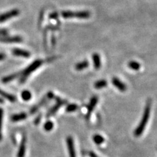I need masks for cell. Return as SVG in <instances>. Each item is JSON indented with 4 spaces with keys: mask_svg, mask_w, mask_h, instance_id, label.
I'll return each instance as SVG.
<instances>
[{
    "mask_svg": "<svg viewBox=\"0 0 157 157\" xmlns=\"http://www.w3.org/2000/svg\"><path fill=\"white\" fill-rule=\"evenodd\" d=\"M150 111H151V101H149L147 103V105H146L144 115H143L141 121H140L138 126H137V128L134 131V136L136 137L140 136L143 134V132H144L145 128V126L148 123L149 118Z\"/></svg>",
    "mask_w": 157,
    "mask_h": 157,
    "instance_id": "1",
    "label": "cell"
},
{
    "mask_svg": "<svg viewBox=\"0 0 157 157\" xmlns=\"http://www.w3.org/2000/svg\"><path fill=\"white\" fill-rule=\"evenodd\" d=\"M43 61L41 60H36L35 61L29 65L25 69V70L23 71V72L20 73V82L21 83H23V82H25L26 81V79L27 78L30 74L32 72H34V71H35L37 69L40 67V66L42 65Z\"/></svg>",
    "mask_w": 157,
    "mask_h": 157,
    "instance_id": "2",
    "label": "cell"
},
{
    "mask_svg": "<svg viewBox=\"0 0 157 157\" xmlns=\"http://www.w3.org/2000/svg\"><path fill=\"white\" fill-rule=\"evenodd\" d=\"M62 16L64 18H81V19H87L89 18L90 16V13L87 11H63L62 13Z\"/></svg>",
    "mask_w": 157,
    "mask_h": 157,
    "instance_id": "3",
    "label": "cell"
},
{
    "mask_svg": "<svg viewBox=\"0 0 157 157\" xmlns=\"http://www.w3.org/2000/svg\"><path fill=\"white\" fill-rule=\"evenodd\" d=\"M19 14H20V11L17 9H12L9 11L3 13L1 15H0V23H4V22L7 21L10 18L16 17Z\"/></svg>",
    "mask_w": 157,
    "mask_h": 157,
    "instance_id": "4",
    "label": "cell"
},
{
    "mask_svg": "<svg viewBox=\"0 0 157 157\" xmlns=\"http://www.w3.org/2000/svg\"><path fill=\"white\" fill-rule=\"evenodd\" d=\"M56 103L54 105V106L52 107V108L49 110V111L48 112V113L46 114V117H51L52 115H53L54 113H56L58 111V110L60 107H61L62 106H63L66 101L62 100V99H60V98H56Z\"/></svg>",
    "mask_w": 157,
    "mask_h": 157,
    "instance_id": "5",
    "label": "cell"
},
{
    "mask_svg": "<svg viewBox=\"0 0 157 157\" xmlns=\"http://www.w3.org/2000/svg\"><path fill=\"white\" fill-rule=\"evenodd\" d=\"M23 41V38L20 36H13V37H0V42L4 43H17Z\"/></svg>",
    "mask_w": 157,
    "mask_h": 157,
    "instance_id": "6",
    "label": "cell"
},
{
    "mask_svg": "<svg viewBox=\"0 0 157 157\" xmlns=\"http://www.w3.org/2000/svg\"><path fill=\"white\" fill-rule=\"evenodd\" d=\"M66 144H67L70 157H76L75 146H74V142L72 137L71 136L68 137L66 139Z\"/></svg>",
    "mask_w": 157,
    "mask_h": 157,
    "instance_id": "7",
    "label": "cell"
},
{
    "mask_svg": "<svg viewBox=\"0 0 157 157\" xmlns=\"http://www.w3.org/2000/svg\"><path fill=\"white\" fill-rule=\"evenodd\" d=\"M98 98L97 96H93V97L91 98V100L90 101V103L88 106V111H87V118H89L90 116V114L92 113V112L93 111L94 109L95 108V107L96 106V104L98 103Z\"/></svg>",
    "mask_w": 157,
    "mask_h": 157,
    "instance_id": "8",
    "label": "cell"
},
{
    "mask_svg": "<svg viewBox=\"0 0 157 157\" xmlns=\"http://www.w3.org/2000/svg\"><path fill=\"white\" fill-rule=\"evenodd\" d=\"M112 83L117 89H118V90H120L121 92H125L126 90V84L117 77H114L113 79Z\"/></svg>",
    "mask_w": 157,
    "mask_h": 157,
    "instance_id": "9",
    "label": "cell"
},
{
    "mask_svg": "<svg viewBox=\"0 0 157 157\" xmlns=\"http://www.w3.org/2000/svg\"><path fill=\"white\" fill-rule=\"evenodd\" d=\"M26 138L25 136H24L21 140L20 147H19L18 149L17 157H24L26 152Z\"/></svg>",
    "mask_w": 157,
    "mask_h": 157,
    "instance_id": "10",
    "label": "cell"
},
{
    "mask_svg": "<svg viewBox=\"0 0 157 157\" xmlns=\"http://www.w3.org/2000/svg\"><path fill=\"white\" fill-rule=\"evenodd\" d=\"M12 52L13 55L16 56H21L24 58H28L30 56V52L26 50L20 49H13Z\"/></svg>",
    "mask_w": 157,
    "mask_h": 157,
    "instance_id": "11",
    "label": "cell"
},
{
    "mask_svg": "<svg viewBox=\"0 0 157 157\" xmlns=\"http://www.w3.org/2000/svg\"><path fill=\"white\" fill-rule=\"evenodd\" d=\"M49 99L47 98L46 96L45 98H44L43 100H41V101L39 103H38L37 105H35V106H34L31 109H30V114H34L35 113H36L37 111L39 110V109H40L41 107L44 106V104L46 102V101H47Z\"/></svg>",
    "mask_w": 157,
    "mask_h": 157,
    "instance_id": "12",
    "label": "cell"
},
{
    "mask_svg": "<svg viewBox=\"0 0 157 157\" xmlns=\"http://www.w3.org/2000/svg\"><path fill=\"white\" fill-rule=\"evenodd\" d=\"M26 118L27 114L26 113H20L12 115L11 117V119L13 122H19V121L26 119Z\"/></svg>",
    "mask_w": 157,
    "mask_h": 157,
    "instance_id": "13",
    "label": "cell"
},
{
    "mask_svg": "<svg viewBox=\"0 0 157 157\" xmlns=\"http://www.w3.org/2000/svg\"><path fill=\"white\" fill-rule=\"evenodd\" d=\"M92 60L94 67L96 70H99L101 68V58L100 56L97 53H95L92 55Z\"/></svg>",
    "mask_w": 157,
    "mask_h": 157,
    "instance_id": "14",
    "label": "cell"
},
{
    "mask_svg": "<svg viewBox=\"0 0 157 157\" xmlns=\"http://www.w3.org/2000/svg\"><path fill=\"white\" fill-rule=\"evenodd\" d=\"M0 96H1L3 98H4L7 100L8 101H9L10 102H15L16 101V97L15 96H13L12 94H11L9 93H7L6 92L4 91L1 89H0Z\"/></svg>",
    "mask_w": 157,
    "mask_h": 157,
    "instance_id": "15",
    "label": "cell"
},
{
    "mask_svg": "<svg viewBox=\"0 0 157 157\" xmlns=\"http://www.w3.org/2000/svg\"><path fill=\"white\" fill-rule=\"evenodd\" d=\"M20 73L21 72L13 73V74H11V75L4 77L2 78L1 81L4 82V83H8V82H9L11 81H13V80H15V79L18 77L20 75Z\"/></svg>",
    "mask_w": 157,
    "mask_h": 157,
    "instance_id": "16",
    "label": "cell"
},
{
    "mask_svg": "<svg viewBox=\"0 0 157 157\" xmlns=\"http://www.w3.org/2000/svg\"><path fill=\"white\" fill-rule=\"evenodd\" d=\"M89 65V63L87 60H84L79 63H77L75 65V69L77 71H81L86 69Z\"/></svg>",
    "mask_w": 157,
    "mask_h": 157,
    "instance_id": "17",
    "label": "cell"
},
{
    "mask_svg": "<svg viewBox=\"0 0 157 157\" xmlns=\"http://www.w3.org/2000/svg\"><path fill=\"white\" fill-rule=\"evenodd\" d=\"M107 82L106 80H100V81H98L97 82H95L94 84V87L97 89H100L107 87Z\"/></svg>",
    "mask_w": 157,
    "mask_h": 157,
    "instance_id": "18",
    "label": "cell"
},
{
    "mask_svg": "<svg viewBox=\"0 0 157 157\" xmlns=\"http://www.w3.org/2000/svg\"><path fill=\"white\" fill-rule=\"evenodd\" d=\"M104 138L100 134H95L93 136V141L94 142L95 144L100 145L104 142Z\"/></svg>",
    "mask_w": 157,
    "mask_h": 157,
    "instance_id": "19",
    "label": "cell"
},
{
    "mask_svg": "<svg viewBox=\"0 0 157 157\" xmlns=\"http://www.w3.org/2000/svg\"><path fill=\"white\" fill-rule=\"evenodd\" d=\"M21 97L24 101H29L32 98V94L28 90H24L21 93Z\"/></svg>",
    "mask_w": 157,
    "mask_h": 157,
    "instance_id": "20",
    "label": "cell"
},
{
    "mask_svg": "<svg viewBox=\"0 0 157 157\" xmlns=\"http://www.w3.org/2000/svg\"><path fill=\"white\" fill-rule=\"evenodd\" d=\"M78 109V106L75 103H71V104H69L65 108V111L66 112L68 113H71V112H74L77 110Z\"/></svg>",
    "mask_w": 157,
    "mask_h": 157,
    "instance_id": "21",
    "label": "cell"
},
{
    "mask_svg": "<svg viewBox=\"0 0 157 157\" xmlns=\"http://www.w3.org/2000/svg\"><path fill=\"white\" fill-rule=\"evenodd\" d=\"M128 66H129V68L132 69V70H135V71L139 70L140 68V64L136 61L130 62L128 63Z\"/></svg>",
    "mask_w": 157,
    "mask_h": 157,
    "instance_id": "22",
    "label": "cell"
},
{
    "mask_svg": "<svg viewBox=\"0 0 157 157\" xmlns=\"http://www.w3.org/2000/svg\"><path fill=\"white\" fill-rule=\"evenodd\" d=\"M3 117H4V110L0 107V141H1V139H2Z\"/></svg>",
    "mask_w": 157,
    "mask_h": 157,
    "instance_id": "23",
    "label": "cell"
},
{
    "mask_svg": "<svg viewBox=\"0 0 157 157\" xmlns=\"http://www.w3.org/2000/svg\"><path fill=\"white\" fill-rule=\"evenodd\" d=\"M54 127V124L51 121H47L44 125V128L45 130L47 132L51 131L52 128Z\"/></svg>",
    "mask_w": 157,
    "mask_h": 157,
    "instance_id": "24",
    "label": "cell"
},
{
    "mask_svg": "<svg viewBox=\"0 0 157 157\" xmlns=\"http://www.w3.org/2000/svg\"><path fill=\"white\" fill-rule=\"evenodd\" d=\"M8 34V32L7 30H0V37H4L5 36V35H7Z\"/></svg>",
    "mask_w": 157,
    "mask_h": 157,
    "instance_id": "25",
    "label": "cell"
},
{
    "mask_svg": "<svg viewBox=\"0 0 157 157\" xmlns=\"http://www.w3.org/2000/svg\"><path fill=\"white\" fill-rule=\"evenodd\" d=\"M46 97L49 99V100H51V99H52L54 97V94L52 92H49L47 93V95H46Z\"/></svg>",
    "mask_w": 157,
    "mask_h": 157,
    "instance_id": "26",
    "label": "cell"
},
{
    "mask_svg": "<svg viewBox=\"0 0 157 157\" xmlns=\"http://www.w3.org/2000/svg\"><path fill=\"white\" fill-rule=\"evenodd\" d=\"M41 115H39L36 118H35V121H34V123H35V125H37V124L39 123L40 120H41Z\"/></svg>",
    "mask_w": 157,
    "mask_h": 157,
    "instance_id": "27",
    "label": "cell"
},
{
    "mask_svg": "<svg viewBox=\"0 0 157 157\" xmlns=\"http://www.w3.org/2000/svg\"><path fill=\"white\" fill-rule=\"evenodd\" d=\"M5 54L4 53H3V52H0V61H1V60H4L5 58Z\"/></svg>",
    "mask_w": 157,
    "mask_h": 157,
    "instance_id": "28",
    "label": "cell"
},
{
    "mask_svg": "<svg viewBox=\"0 0 157 157\" xmlns=\"http://www.w3.org/2000/svg\"><path fill=\"white\" fill-rule=\"evenodd\" d=\"M89 155L90 157H98V155H96V154H95L94 152H92V151H90V152H89Z\"/></svg>",
    "mask_w": 157,
    "mask_h": 157,
    "instance_id": "29",
    "label": "cell"
},
{
    "mask_svg": "<svg viewBox=\"0 0 157 157\" xmlns=\"http://www.w3.org/2000/svg\"><path fill=\"white\" fill-rule=\"evenodd\" d=\"M57 17V14L56 13H52L50 15V18H55Z\"/></svg>",
    "mask_w": 157,
    "mask_h": 157,
    "instance_id": "30",
    "label": "cell"
},
{
    "mask_svg": "<svg viewBox=\"0 0 157 157\" xmlns=\"http://www.w3.org/2000/svg\"><path fill=\"white\" fill-rule=\"evenodd\" d=\"M4 102V100L1 98H0V103H3Z\"/></svg>",
    "mask_w": 157,
    "mask_h": 157,
    "instance_id": "31",
    "label": "cell"
}]
</instances>
